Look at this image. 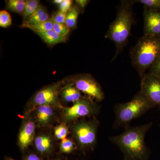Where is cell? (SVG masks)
Masks as SVG:
<instances>
[{
  "label": "cell",
  "mask_w": 160,
  "mask_h": 160,
  "mask_svg": "<svg viewBox=\"0 0 160 160\" xmlns=\"http://www.w3.org/2000/svg\"><path fill=\"white\" fill-rule=\"evenodd\" d=\"M152 123L125 128L118 135L110 137L111 142L117 146L123 152L124 160H149L150 149L145 142L147 132Z\"/></svg>",
  "instance_id": "cell-1"
},
{
  "label": "cell",
  "mask_w": 160,
  "mask_h": 160,
  "mask_svg": "<svg viewBox=\"0 0 160 160\" xmlns=\"http://www.w3.org/2000/svg\"><path fill=\"white\" fill-rule=\"evenodd\" d=\"M134 1H122L118 6L116 17L109 25L105 36L113 42L116 46V53L113 59L122 51L131 35V27L134 22L132 10Z\"/></svg>",
  "instance_id": "cell-2"
},
{
  "label": "cell",
  "mask_w": 160,
  "mask_h": 160,
  "mask_svg": "<svg viewBox=\"0 0 160 160\" xmlns=\"http://www.w3.org/2000/svg\"><path fill=\"white\" fill-rule=\"evenodd\" d=\"M160 55V37L143 35L130 51L132 63L141 78L146 75Z\"/></svg>",
  "instance_id": "cell-3"
},
{
  "label": "cell",
  "mask_w": 160,
  "mask_h": 160,
  "mask_svg": "<svg viewBox=\"0 0 160 160\" xmlns=\"http://www.w3.org/2000/svg\"><path fill=\"white\" fill-rule=\"evenodd\" d=\"M153 108L154 106L140 90L131 101L122 104L119 103L115 106V119L113 128H127L132 121Z\"/></svg>",
  "instance_id": "cell-4"
},
{
  "label": "cell",
  "mask_w": 160,
  "mask_h": 160,
  "mask_svg": "<svg viewBox=\"0 0 160 160\" xmlns=\"http://www.w3.org/2000/svg\"><path fill=\"white\" fill-rule=\"evenodd\" d=\"M98 125V121L93 118L89 121H78L72 127L73 137L82 151L92 149L95 145Z\"/></svg>",
  "instance_id": "cell-5"
},
{
  "label": "cell",
  "mask_w": 160,
  "mask_h": 160,
  "mask_svg": "<svg viewBox=\"0 0 160 160\" xmlns=\"http://www.w3.org/2000/svg\"><path fill=\"white\" fill-rule=\"evenodd\" d=\"M62 117L66 122H74L79 118L93 116L99 108L96 103L87 97L73 103L69 107H62Z\"/></svg>",
  "instance_id": "cell-6"
},
{
  "label": "cell",
  "mask_w": 160,
  "mask_h": 160,
  "mask_svg": "<svg viewBox=\"0 0 160 160\" xmlns=\"http://www.w3.org/2000/svg\"><path fill=\"white\" fill-rule=\"evenodd\" d=\"M71 82L79 91L93 101L100 102L105 98L102 87L91 75L87 73L75 75L71 78Z\"/></svg>",
  "instance_id": "cell-7"
},
{
  "label": "cell",
  "mask_w": 160,
  "mask_h": 160,
  "mask_svg": "<svg viewBox=\"0 0 160 160\" xmlns=\"http://www.w3.org/2000/svg\"><path fill=\"white\" fill-rule=\"evenodd\" d=\"M63 81H59L44 87L35 94L32 99V106H59V95L62 89Z\"/></svg>",
  "instance_id": "cell-8"
},
{
  "label": "cell",
  "mask_w": 160,
  "mask_h": 160,
  "mask_svg": "<svg viewBox=\"0 0 160 160\" xmlns=\"http://www.w3.org/2000/svg\"><path fill=\"white\" fill-rule=\"evenodd\" d=\"M141 82L140 91L154 107L160 109V78L148 72Z\"/></svg>",
  "instance_id": "cell-9"
},
{
  "label": "cell",
  "mask_w": 160,
  "mask_h": 160,
  "mask_svg": "<svg viewBox=\"0 0 160 160\" xmlns=\"http://www.w3.org/2000/svg\"><path fill=\"white\" fill-rule=\"evenodd\" d=\"M144 9V35L160 37V11Z\"/></svg>",
  "instance_id": "cell-10"
},
{
  "label": "cell",
  "mask_w": 160,
  "mask_h": 160,
  "mask_svg": "<svg viewBox=\"0 0 160 160\" xmlns=\"http://www.w3.org/2000/svg\"><path fill=\"white\" fill-rule=\"evenodd\" d=\"M36 123L31 118H25L20 128L18 135V144L22 150L31 145L34 140Z\"/></svg>",
  "instance_id": "cell-11"
},
{
  "label": "cell",
  "mask_w": 160,
  "mask_h": 160,
  "mask_svg": "<svg viewBox=\"0 0 160 160\" xmlns=\"http://www.w3.org/2000/svg\"><path fill=\"white\" fill-rule=\"evenodd\" d=\"M35 119L40 127L49 126L53 121L54 117V107L47 105L35 106Z\"/></svg>",
  "instance_id": "cell-12"
},
{
  "label": "cell",
  "mask_w": 160,
  "mask_h": 160,
  "mask_svg": "<svg viewBox=\"0 0 160 160\" xmlns=\"http://www.w3.org/2000/svg\"><path fill=\"white\" fill-rule=\"evenodd\" d=\"M34 145L37 150L43 155L49 154L53 148L52 140L46 134L39 135L35 138Z\"/></svg>",
  "instance_id": "cell-13"
},
{
  "label": "cell",
  "mask_w": 160,
  "mask_h": 160,
  "mask_svg": "<svg viewBox=\"0 0 160 160\" xmlns=\"http://www.w3.org/2000/svg\"><path fill=\"white\" fill-rule=\"evenodd\" d=\"M60 95L65 102H72L73 104L85 97L72 83L63 89L62 88L60 92Z\"/></svg>",
  "instance_id": "cell-14"
},
{
  "label": "cell",
  "mask_w": 160,
  "mask_h": 160,
  "mask_svg": "<svg viewBox=\"0 0 160 160\" xmlns=\"http://www.w3.org/2000/svg\"><path fill=\"white\" fill-rule=\"evenodd\" d=\"M49 18V14L45 7L40 5L36 11L26 21L23 22L22 27H26L42 22Z\"/></svg>",
  "instance_id": "cell-15"
},
{
  "label": "cell",
  "mask_w": 160,
  "mask_h": 160,
  "mask_svg": "<svg viewBox=\"0 0 160 160\" xmlns=\"http://www.w3.org/2000/svg\"><path fill=\"white\" fill-rule=\"evenodd\" d=\"M37 34L49 46H53L59 43L65 42L66 37L58 34L53 29L43 32H36Z\"/></svg>",
  "instance_id": "cell-16"
},
{
  "label": "cell",
  "mask_w": 160,
  "mask_h": 160,
  "mask_svg": "<svg viewBox=\"0 0 160 160\" xmlns=\"http://www.w3.org/2000/svg\"><path fill=\"white\" fill-rule=\"evenodd\" d=\"M81 12V9L76 5L72 6L71 9L66 13L65 24L69 29H73L76 28L78 17Z\"/></svg>",
  "instance_id": "cell-17"
},
{
  "label": "cell",
  "mask_w": 160,
  "mask_h": 160,
  "mask_svg": "<svg viewBox=\"0 0 160 160\" xmlns=\"http://www.w3.org/2000/svg\"><path fill=\"white\" fill-rule=\"evenodd\" d=\"M40 5V1L38 0L26 1L25 9L23 13V22L31 16L36 11Z\"/></svg>",
  "instance_id": "cell-18"
},
{
  "label": "cell",
  "mask_w": 160,
  "mask_h": 160,
  "mask_svg": "<svg viewBox=\"0 0 160 160\" xmlns=\"http://www.w3.org/2000/svg\"><path fill=\"white\" fill-rule=\"evenodd\" d=\"M25 4L26 1L24 0H9L6 1V8L13 12L23 14Z\"/></svg>",
  "instance_id": "cell-19"
},
{
  "label": "cell",
  "mask_w": 160,
  "mask_h": 160,
  "mask_svg": "<svg viewBox=\"0 0 160 160\" xmlns=\"http://www.w3.org/2000/svg\"><path fill=\"white\" fill-rule=\"evenodd\" d=\"M27 28L31 29L35 33L45 32L53 29V22L52 19L49 18V19L46 20L45 22L33 26H28Z\"/></svg>",
  "instance_id": "cell-20"
},
{
  "label": "cell",
  "mask_w": 160,
  "mask_h": 160,
  "mask_svg": "<svg viewBox=\"0 0 160 160\" xmlns=\"http://www.w3.org/2000/svg\"><path fill=\"white\" fill-rule=\"evenodd\" d=\"M76 148L77 146L75 143L69 139H64L62 140L60 143V151L62 153H70L74 151Z\"/></svg>",
  "instance_id": "cell-21"
},
{
  "label": "cell",
  "mask_w": 160,
  "mask_h": 160,
  "mask_svg": "<svg viewBox=\"0 0 160 160\" xmlns=\"http://www.w3.org/2000/svg\"><path fill=\"white\" fill-rule=\"evenodd\" d=\"M135 2L142 4L144 8L156 11H160V0H139Z\"/></svg>",
  "instance_id": "cell-22"
},
{
  "label": "cell",
  "mask_w": 160,
  "mask_h": 160,
  "mask_svg": "<svg viewBox=\"0 0 160 160\" xmlns=\"http://www.w3.org/2000/svg\"><path fill=\"white\" fill-rule=\"evenodd\" d=\"M68 132V127L65 124L59 125L55 128L54 134L58 139L62 140L66 138Z\"/></svg>",
  "instance_id": "cell-23"
},
{
  "label": "cell",
  "mask_w": 160,
  "mask_h": 160,
  "mask_svg": "<svg viewBox=\"0 0 160 160\" xmlns=\"http://www.w3.org/2000/svg\"><path fill=\"white\" fill-rule=\"evenodd\" d=\"M12 19L10 14L6 10L0 11V26L3 28H6L11 26Z\"/></svg>",
  "instance_id": "cell-24"
},
{
  "label": "cell",
  "mask_w": 160,
  "mask_h": 160,
  "mask_svg": "<svg viewBox=\"0 0 160 160\" xmlns=\"http://www.w3.org/2000/svg\"><path fill=\"white\" fill-rule=\"evenodd\" d=\"M53 22V29L58 34L66 37L69 33L70 29L65 24H60Z\"/></svg>",
  "instance_id": "cell-25"
},
{
  "label": "cell",
  "mask_w": 160,
  "mask_h": 160,
  "mask_svg": "<svg viewBox=\"0 0 160 160\" xmlns=\"http://www.w3.org/2000/svg\"><path fill=\"white\" fill-rule=\"evenodd\" d=\"M66 13L59 11L57 12L51 18L52 22L60 24H65L66 23Z\"/></svg>",
  "instance_id": "cell-26"
},
{
  "label": "cell",
  "mask_w": 160,
  "mask_h": 160,
  "mask_svg": "<svg viewBox=\"0 0 160 160\" xmlns=\"http://www.w3.org/2000/svg\"><path fill=\"white\" fill-rule=\"evenodd\" d=\"M149 72L160 78V55L155 62L149 69Z\"/></svg>",
  "instance_id": "cell-27"
},
{
  "label": "cell",
  "mask_w": 160,
  "mask_h": 160,
  "mask_svg": "<svg viewBox=\"0 0 160 160\" xmlns=\"http://www.w3.org/2000/svg\"><path fill=\"white\" fill-rule=\"evenodd\" d=\"M72 1L71 0H64L59 5L60 11L67 13L72 8Z\"/></svg>",
  "instance_id": "cell-28"
},
{
  "label": "cell",
  "mask_w": 160,
  "mask_h": 160,
  "mask_svg": "<svg viewBox=\"0 0 160 160\" xmlns=\"http://www.w3.org/2000/svg\"><path fill=\"white\" fill-rule=\"evenodd\" d=\"M77 6L82 10H84L85 7L88 5L89 1L87 0H77L75 1Z\"/></svg>",
  "instance_id": "cell-29"
},
{
  "label": "cell",
  "mask_w": 160,
  "mask_h": 160,
  "mask_svg": "<svg viewBox=\"0 0 160 160\" xmlns=\"http://www.w3.org/2000/svg\"><path fill=\"white\" fill-rule=\"evenodd\" d=\"M24 160H41L40 158L36 154L31 153L26 157Z\"/></svg>",
  "instance_id": "cell-30"
},
{
  "label": "cell",
  "mask_w": 160,
  "mask_h": 160,
  "mask_svg": "<svg viewBox=\"0 0 160 160\" xmlns=\"http://www.w3.org/2000/svg\"><path fill=\"white\" fill-rule=\"evenodd\" d=\"M64 0H54L53 1V2L57 5H61L63 2Z\"/></svg>",
  "instance_id": "cell-31"
},
{
  "label": "cell",
  "mask_w": 160,
  "mask_h": 160,
  "mask_svg": "<svg viewBox=\"0 0 160 160\" xmlns=\"http://www.w3.org/2000/svg\"><path fill=\"white\" fill-rule=\"evenodd\" d=\"M7 160H13V159H9Z\"/></svg>",
  "instance_id": "cell-32"
},
{
  "label": "cell",
  "mask_w": 160,
  "mask_h": 160,
  "mask_svg": "<svg viewBox=\"0 0 160 160\" xmlns=\"http://www.w3.org/2000/svg\"></svg>",
  "instance_id": "cell-33"
}]
</instances>
